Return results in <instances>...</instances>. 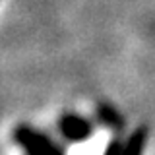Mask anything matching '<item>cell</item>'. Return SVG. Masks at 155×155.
I'll return each mask as SVG.
<instances>
[{
    "label": "cell",
    "mask_w": 155,
    "mask_h": 155,
    "mask_svg": "<svg viewBox=\"0 0 155 155\" xmlns=\"http://www.w3.org/2000/svg\"><path fill=\"white\" fill-rule=\"evenodd\" d=\"M16 140L31 155H62L48 140H45L43 136H39L37 132H33L29 128H18Z\"/></svg>",
    "instance_id": "cell-1"
},
{
    "label": "cell",
    "mask_w": 155,
    "mask_h": 155,
    "mask_svg": "<svg viewBox=\"0 0 155 155\" xmlns=\"http://www.w3.org/2000/svg\"><path fill=\"white\" fill-rule=\"evenodd\" d=\"M62 132L70 140H84L89 134V124L78 116H66L62 120Z\"/></svg>",
    "instance_id": "cell-2"
},
{
    "label": "cell",
    "mask_w": 155,
    "mask_h": 155,
    "mask_svg": "<svg viewBox=\"0 0 155 155\" xmlns=\"http://www.w3.org/2000/svg\"><path fill=\"white\" fill-rule=\"evenodd\" d=\"M143 142H145V130H138V132L128 140L126 147L122 149V155H142Z\"/></svg>",
    "instance_id": "cell-3"
},
{
    "label": "cell",
    "mask_w": 155,
    "mask_h": 155,
    "mask_svg": "<svg viewBox=\"0 0 155 155\" xmlns=\"http://www.w3.org/2000/svg\"><path fill=\"white\" fill-rule=\"evenodd\" d=\"M107 155H122V147L118 143H113L109 149H107Z\"/></svg>",
    "instance_id": "cell-4"
}]
</instances>
